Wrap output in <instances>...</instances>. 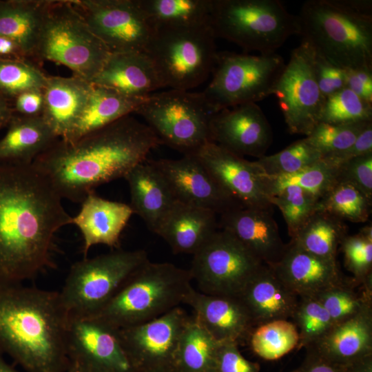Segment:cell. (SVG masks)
I'll use <instances>...</instances> for the list:
<instances>
[{
  "label": "cell",
  "instance_id": "1",
  "mask_svg": "<svg viewBox=\"0 0 372 372\" xmlns=\"http://www.w3.org/2000/svg\"><path fill=\"white\" fill-rule=\"evenodd\" d=\"M61 201L32 163L0 161V285L53 266L55 234L72 220Z\"/></svg>",
  "mask_w": 372,
  "mask_h": 372
},
{
  "label": "cell",
  "instance_id": "2",
  "mask_svg": "<svg viewBox=\"0 0 372 372\" xmlns=\"http://www.w3.org/2000/svg\"><path fill=\"white\" fill-rule=\"evenodd\" d=\"M159 145L150 128L130 114L74 142L57 139L32 165L62 199L81 203L97 187L124 178Z\"/></svg>",
  "mask_w": 372,
  "mask_h": 372
},
{
  "label": "cell",
  "instance_id": "3",
  "mask_svg": "<svg viewBox=\"0 0 372 372\" xmlns=\"http://www.w3.org/2000/svg\"><path fill=\"white\" fill-rule=\"evenodd\" d=\"M70 317L59 291L0 285V349L28 372H64Z\"/></svg>",
  "mask_w": 372,
  "mask_h": 372
},
{
  "label": "cell",
  "instance_id": "4",
  "mask_svg": "<svg viewBox=\"0 0 372 372\" xmlns=\"http://www.w3.org/2000/svg\"><path fill=\"white\" fill-rule=\"evenodd\" d=\"M302 39L342 70L372 68V14L346 0H309L297 14Z\"/></svg>",
  "mask_w": 372,
  "mask_h": 372
},
{
  "label": "cell",
  "instance_id": "5",
  "mask_svg": "<svg viewBox=\"0 0 372 372\" xmlns=\"http://www.w3.org/2000/svg\"><path fill=\"white\" fill-rule=\"evenodd\" d=\"M189 269L149 260L141 265L94 317L118 330L155 319L180 306L192 287Z\"/></svg>",
  "mask_w": 372,
  "mask_h": 372
},
{
  "label": "cell",
  "instance_id": "6",
  "mask_svg": "<svg viewBox=\"0 0 372 372\" xmlns=\"http://www.w3.org/2000/svg\"><path fill=\"white\" fill-rule=\"evenodd\" d=\"M209 23L216 38L260 54L276 53L300 34L298 16L278 0H212Z\"/></svg>",
  "mask_w": 372,
  "mask_h": 372
},
{
  "label": "cell",
  "instance_id": "7",
  "mask_svg": "<svg viewBox=\"0 0 372 372\" xmlns=\"http://www.w3.org/2000/svg\"><path fill=\"white\" fill-rule=\"evenodd\" d=\"M216 39L209 25L158 27L145 52L163 87L191 90L211 74L218 53Z\"/></svg>",
  "mask_w": 372,
  "mask_h": 372
},
{
  "label": "cell",
  "instance_id": "8",
  "mask_svg": "<svg viewBox=\"0 0 372 372\" xmlns=\"http://www.w3.org/2000/svg\"><path fill=\"white\" fill-rule=\"evenodd\" d=\"M110 53L70 0H52L38 45L40 65L45 61L61 64L92 83Z\"/></svg>",
  "mask_w": 372,
  "mask_h": 372
},
{
  "label": "cell",
  "instance_id": "9",
  "mask_svg": "<svg viewBox=\"0 0 372 372\" xmlns=\"http://www.w3.org/2000/svg\"><path fill=\"white\" fill-rule=\"evenodd\" d=\"M148 260L143 249H118L74 262L59 291L69 317L96 313Z\"/></svg>",
  "mask_w": 372,
  "mask_h": 372
},
{
  "label": "cell",
  "instance_id": "10",
  "mask_svg": "<svg viewBox=\"0 0 372 372\" xmlns=\"http://www.w3.org/2000/svg\"><path fill=\"white\" fill-rule=\"evenodd\" d=\"M285 65L283 58L276 53L218 52L211 79L202 93L213 114L256 103L273 94Z\"/></svg>",
  "mask_w": 372,
  "mask_h": 372
},
{
  "label": "cell",
  "instance_id": "11",
  "mask_svg": "<svg viewBox=\"0 0 372 372\" xmlns=\"http://www.w3.org/2000/svg\"><path fill=\"white\" fill-rule=\"evenodd\" d=\"M135 114L144 119L161 144L184 155L210 142L209 122L214 114L202 92L169 89L153 93Z\"/></svg>",
  "mask_w": 372,
  "mask_h": 372
},
{
  "label": "cell",
  "instance_id": "12",
  "mask_svg": "<svg viewBox=\"0 0 372 372\" xmlns=\"http://www.w3.org/2000/svg\"><path fill=\"white\" fill-rule=\"evenodd\" d=\"M265 265L234 236L219 228L193 254L189 271L199 291L238 297Z\"/></svg>",
  "mask_w": 372,
  "mask_h": 372
},
{
  "label": "cell",
  "instance_id": "13",
  "mask_svg": "<svg viewBox=\"0 0 372 372\" xmlns=\"http://www.w3.org/2000/svg\"><path fill=\"white\" fill-rule=\"evenodd\" d=\"M314 50L306 41L291 53L273 91L291 134L308 136L320 122L325 98L315 76Z\"/></svg>",
  "mask_w": 372,
  "mask_h": 372
},
{
  "label": "cell",
  "instance_id": "14",
  "mask_svg": "<svg viewBox=\"0 0 372 372\" xmlns=\"http://www.w3.org/2000/svg\"><path fill=\"white\" fill-rule=\"evenodd\" d=\"M110 53L145 52L154 28L138 0H70Z\"/></svg>",
  "mask_w": 372,
  "mask_h": 372
},
{
  "label": "cell",
  "instance_id": "15",
  "mask_svg": "<svg viewBox=\"0 0 372 372\" xmlns=\"http://www.w3.org/2000/svg\"><path fill=\"white\" fill-rule=\"evenodd\" d=\"M189 316L179 306L150 321L117 330L136 372L174 366L178 342Z\"/></svg>",
  "mask_w": 372,
  "mask_h": 372
},
{
  "label": "cell",
  "instance_id": "16",
  "mask_svg": "<svg viewBox=\"0 0 372 372\" xmlns=\"http://www.w3.org/2000/svg\"><path fill=\"white\" fill-rule=\"evenodd\" d=\"M192 154L239 206L273 209L265 173L255 161H247L212 142Z\"/></svg>",
  "mask_w": 372,
  "mask_h": 372
},
{
  "label": "cell",
  "instance_id": "17",
  "mask_svg": "<svg viewBox=\"0 0 372 372\" xmlns=\"http://www.w3.org/2000/svg\"><path fill=\"white\" fill-rule=\"evenodd\" d=\"M69 362L87 372H136L117 330L94 317H70L67 333Z\"/></svg>",
  "mask_w": 372,
  "mask_h": 372
},
{
  "label": "cell",
  "instance_id": "18",
  "mask_svg": "<svg viewBox=\"0 0 372 372\" xmlns=\"http://www.w3.org/2000/svg\"><path fill=\"white\" fill-rule=\"evenodd\" d=\"M209 138L231 153L258 158L265 155L273 141L271 125L254 103L222 110L209 122Z\"/></svg>",
  "mask_w": 372,
  "mask_h": 372
},
{
  "label": "cell",
  "instance_id": "19",
  "mask_svg": "<svg viewBox=\"0 0 372 372\" xmlns=\"http://www.w3.org/2000/svg\"><path fill=\"white\" fill-rule=\"evenodd\" d=\"M152 161L178 201L209 209L217 215L239 207L193 154H185L178 159Z\"/></svg>",
  "mask_w": 372,
  "mask_h": 372
},
{
  "label": "cell",
  "instance_id": "20",
  "mask_svg": "<svg viewBox=\"0 0 372 372\" xmlns=\"http://www.w3.org/2000/svg\"><path fill=\"white\" fill-rule=\"evenodd\" d=\"M183 304L192 309L195 318L220 343L242 344L256 327L238 297L209 295L192 287Z\"/></svg>",
  "mask_w": 372,
  "mask_h": 372
},
{
  "label": "cell",
  "instance_id": "21",
  "mask_svg": "<svg viewBox=\"0 0 372 372\" xmlns=\"http://www.w3.org/2000/svg\"><path fill=\"white\" fill-rule=\"evenodd\" d=\"M272 211L236 207L220 215L219 228L231 234L258 260L271 267L281 259L287 247Z\"/></svg>",
  "mask_w": 372,
  "mask_h": 372
},
{
  "label": "cell",
  "instance_id": "22",
  "mask_svg": "<svg viewBox=\"0 0 372 372\" xmlns=\"http://www.w3.org/2000/svg\"><path fill=\"white\" fill-rule=\"evenodd\" d=\"M270 267L299 298L314 297L346 278L337 260L316 256L291 240L287 244L281 259Z\"/></svg>",
  "mask_w": 372,
  "mask_h": 372
},
{
  "label": "cell",
  "instance_id": "23",
  "mask_svg": "<svg viewBox=\"0 0 372 372\" xmlns=\"http://www.w3.org/2000/svg\"><path fill=\"white\" fill-rule=\"evenodd\" d=\"M306 350L342 366H350L372 356V304L334 323L320 340Z\"/></svg>",
  "mask_w": 372,
  "mask_h": 372
},
{
  "label": "cell",
  "instance_id": "24",
  "mask_svg": "<svg viewBox=\"0 0 372 372\" xmlns=\"http://www.w3.org/2000/svg\"><path fill=\"white\" fill-rule=\"evenodd\" d=\"M133 214L128 204L103 198L94 192L90 193L72 220V224L82 234L84 256L96 245L117 247L121 234Z\"/></svg>",
  "mask_w": 372,
  "mask_h": 372
},
{
  "label": "cell",
  "instance_id": "25",
  "mask_svg": "<svg viewBox=\"0 0 372 372\" xmlns=\"http://www.w3.org/2000/svg\"><path fill=\"white\" fill-rule=\"evenodd\" d=\"M92 83L130 97H146L163 87L145 52L110 53Z\"/></svg>",
  "mask_w": 372,
  "mask_h": 372
},
{
  "label": "cell",
  "instance_id": "26",
  "mask_svg": "<svg viewBox=\"0 0 372 372\" xmlns=\"http://www.w3.org/2000/svg\"><path fill=\"white\" fill-rule=\"evenodd\" d=\"M130 194V207L148 229L156 233L167 213L178 201L165 177L152 160L134 167L124 177Z\"/></svg>",
  "mask_w": 372,
  "mask_h": 372
},
{
  "label": "cell",
  "instance_id": "27",
  "mask_svg": "<svg viewBox=\"0 0 372 372\" xmlns=\"http://www.w3.org/2000/svg\"><path fill=\"white\" fill-rule=\"evenodd\" d=\"M256 327L276 320L291 319L299 297L265 265L238 296Z\"/></svg>",
  "mask_w": 372,
  "mask_h": 372
},
{
  "label": "cell",
  "instance_id": "28",
  "mask_svg": "<svg viewBox=\"0 0 372 372\" xmlns=\"http://www.w3.org/2000/svg\"><path fill=\"white\" fill-rule=\"evenodd\" d=\"M218 229L217 214L213 211L176 201L155 234L174 254L193 255Z\"/></svg>",
  "mask_w": 372,
  "mask_h": 372
},
{
  "label": "cell",
  "instance_id": "29",
  "mask_svg": "<svg viewBox=\"0 0 372 372\" xmlns=\"http://www.w3.org/2000/svg\"><path fill=\"white\" fill-rule=\"evenodd\" d=\"M92 83L79 76H48L43 89L42 117L60 139L66 137L78 119Z\"/></svg>",
  "mask_w": 372,
  "mask_h": 372
},
{
  "label": "cell",
  "instance_id": "30",
  "mask_svg": "<svg viewBox=\"0 0 372 372\" xmlns=\"http://www.w3.org/2000/svg\"><path fill=\"white\" fill-rule=\"evenodd\" d=\"M148 96L130 97L92 83L78 119L66 137L61 140L68 143L74 142L125 116L135 113Z\"/></svg>",
  "mask_w": 372,
  "mask_h": 372
},
{
  "label": "cell",
  "instance_id": "31",
  "mask_svg": "<svg viewBox=\"0 0 372 372\" xmlns=\"http://www.w3.org/2000/svg\"><path fill=\"white\" fill-rule=\"evenodd\" d=\"M52 0H1L0 36L19 45L28 58L37 59L45 17Z\"/></svg>",
  "mask_w": 372,
  "mask_h": 372
},
{
  "label": "cell",
  "instance_id": "32",
  "mask_svg": "<svg viewBox=\"0 0 372 372\" xmlns=\"http://www.w3.org/2000/svg\"><path fill=\"white\" fill-rule=\"evenodd\" d=\"M0 140V161L31 164L59 138L42 116L14 114Z\"/></svg>",
  "mask_w": 372,
  "mask_h": 372
},
{
  "label": "cell",
  "instance_id": "33",
  "mask_svg": "<svg viewBox=\"0 0 372 372\" xmlns=\"http://www.w3.org/2000/svg\"><path fill=\"white\" fill-rule=\"evenodd\" d=\"M346 236L347 227L343 220L318 209L291 240L316 256L337 260L338 248Z\"/></svg>",
  "mask_w": 372,
  "mask_h": 372
},
{
  "label": "cell",
  "instance_id": "34",
  "mask_svg": "<svg viewBox=\"0 0 372 372\" xmlns=\"http://www.w3.org/2000/svg\"><path fill=\"white\" fill-rule=\"evenodd\" d=\"M220 342L190 316L180 335L175 367L180 372H216Z\"/></svg>",
  "mask_w": 372,
  "mask_h": 372
},
{
  "label": "cell",
  "instance_id": "35",
  "mask_svg": "<svg viewBox=\"0 0 372 372\" xmlns=\"http://www.w3.org/2000/svg\"><path fill=\"white\" fill-rule=\"evenodd\" d=\"M154 28L209 25L212 0H138Z\"/></svg>",
  "mask_w": 372,
  "mask_h": 372
},
{
  "label": "cell",
  "instance_id": "36",
  "mask_svg": "<svg viewBox=\"0 0 372 372\" xmlns=\"http://www.w3.org/2000/svg\"><path fill=\"white\" fill-rule=\"evenodd\" d=\"M338 167L323 158L290 174L268 176L265 180L270 197L288 186H296L311 194L319 202L338 183Z\"/></svg>",
  "mask_w": 372,
  "mask_h": 372
},
{
  "label": "cell",
  "instance_id": "37",
  "mask_svg": "<svg viewBox=\"0 0 372 372\" xmlns=\"http://www.w3.org/2000/svg\"><path fill=\"white\" fill-rule=\"evenodd\" d=\"M334 323L349 318L372 304V287L346 278L344 280L314 296Z\"/></svg>",
  "mask_w": 372,
  "mask_h": 372
},
{
  "label": "cell",
  "instance_id": "38",
  "mask_svg": "<svg viewBox=\"0 0 372 372\" xmlns=\"http://www.w3.org/2000/svg\"><path fill=\"white\" fill-rule=\"evenodd\" d=\"M248 342L258 356L274 360L297 349L299 335L293 322L276 320L256 327Z\"/></svg>",
  "mask_w": 372,
  "mask_h": 372
},
{
  "label": "cell",
  "instance_id": "39",
  "mask_svg": "<svg viewBox=\"0 0 372 372\" xmlns=\"http://www.w3.org/2000/svg\"><path fill=\"white\" fill-rule=\"evenodd\" d=\"M371 208V200L346 183H338L318 203V209L352 223L368 220Z\"/></svg>",
  "mask_w": 372,
  "mask_h": 372
},
{
  "label": "cell",
  "instance_id": "40",
  "mask_svg": "<svg viewBox=\"0 0 372 372\" xmlns=\"http://www.w3.org/2000/svg\"><path fill=\"white\" fill-rule=\"evenodd\" d=\"M321 158L319 151L304 138L278 153L265 155L254 161L265 175L278 176L296 172Z\"/></svg>",
  "mask_w": 372,
  "mask_h": 372
},
{
  "label": "cell",
  "instance_id": "41",
  "mask_svg": "<svg viewBox=\"0 0 372 372\" xmlns=\"http://www.w3.org/2000/svg\"><path fill=\"white\" fill-rule=\"evenodd\" d=\"M291 320L299 335L297 349L315 344L334 324L323 306L311 296L299 298Z\"/></svg>",
  "mask_w": 372,
  "mask_h": 372
},
{
  "label": "cell",
  "instance_id": "42",
  "mask_svg": "<svg viewBox=\"0 0 372 372\" xmlns=\"http://www.w3.org/2000/svg\"><path fill=\"white\" fill-rule=\"evenodd\" d=\"M48 76L30 61H1L0 91L13 100L23 92L43 90Z\"/></svg>",
  "mask_w": 372,
  "mask_h": 372
},
{
  "label": "cell",
  "instance_id": "43",
  "mask_svg": "<svg viewBox=\"0 0 372 372\" xmlns=\"http://www.w3.org/2000/svg\"><path fill=\"white\" fill-rule=\"evenodd\" d=\"M367 121H372V103L349 89L344 87L325 99L320 122L349 124Z\"/></svg>",
  "mask_w": 372,
  "mask_h": 372
},
{
  "label": "cell",
  "instance_id": "44",
  "mask_svg": "<svg viewBox=\"0 0 372 372\" xmlns=\"http://www.w3.org/2000/svg\"><path fill=\"white\" fill-rule=\"evenodd\" d=\"M344 265L358 283L372 287V227L367 225L359 233L346 236L340 246Z\"/></svg>",
  "mask_w": 372,
  "mask_h": 372
},
{
  "label": "cell",
  "instance_id": "45",
  "mask_svg": "<svg viewBox=\"0 0 372 372\" xmlns=\"http://www.w3.org/2000/svg\"><path fill=\"white\" fill-rule=\"evenodd\" d=\"M273 206L281 211L291 238L318 209L319 201L300 187L288 186L270 197Z\"/></svg>",
  "mask_w": 372,
  "mask_h": 372
},
{
  "label": "cell",
  "instance_id": "46",
  "mask_svg": "<svg viewBox=\"0 0 372 372\" xmlns=\"http://www.w3.org/2000/svg\"><path fill=\"white\" fill-rule=\"evenodd\" d=\"M371 122L349 124L320 122L305 138L319 151L322 158L350 147Z\"/></svg>",
  "mask_w": 372,
  "mask_h": 372
},
{
  "label": "cell",
  "instance_id": "47",
  "mask_svg": "<svg viewBox=\"0 0 372 372\" xmlns=\"http://www.w3.org/2000/svg\"><path fill=\"white\" fill-rule=\"evenodd\" d=\"M338 168V183L352 185L372 200V152L348 161Z\"/></svg>",
  "mask_w": 372,
  "mask_h": 372
},
{
  "label": "cell",
  "instance_id": "48",
  "mask_svg": "<svg viewBox=\"0 0 372 372\" xmlns=\"http://www.w3.org/2000/svg\"><path fill=\"white\" fill-rule=\"evenodd\" d=\"M313 67L318 87L325 99L345 87L344 70L331 63L315 50Z\"/></svg>",
  "mask_w": 372,
  "mask_h": 372
},
{
  "label": "cell",
  "instance_id": "49",
  "mask_svg": "<svg viewBox=\"0 0 372 372\" xmlns=\"http://www.w3.org/2000/svg\"><path fill=\"white\" fill-rule=\"evenodd\" d=\"M216 372H260V366L246 359L238 344L223 342L218 349Z\"/></svg>",
  "mask_w": 372,
  "mask_h": 372
},
{
  "label": "cell",
  "instance_id": "50",
  "mask_svg": "<svg viewBox=\"0 0 372 372\" xmlns=\"http://www.w3.org/2000/svg\"><path fill=\"white\" fill-rule=\"evenodd\" d=\"M371 152H372V122L366 127L350 147L340 152L322 158L338 167L348 161Z\"/></svg>",
  "mask_w": 372,
  "mask_h": 372
},
{
  "label": "cell",
  "instance_id": "51",
  "mask_svg": "<svg viewBox=\"0 0 372 372\" xmlns=\"http://www.w3.org/2000/svg\"><path fill=\"white\" fill-rule=\"evenodd\" d=\"M344 74L345 87L372 103V68L349 69Z\"/></svg>",
  "mask_w": 372,
  "mask_h": 372
},
{
  "label": "cell",
  "instance_id": "52",
  "mask_svg": "<svg viewBox=\"0 0 372 372\" xmlns=\"http://www.w3.org/2000/svg\"><path fill=\"white\" fill-rule=\"evenodd\" d=\"M15 114L35 117L41 116L44 107L43 90L23 92L12 100Z\"/></svg>",
  "mask_w": 372,
  "mask_h": 372
},
{
  "label": "cell",
  "instance_id": "53",
  "mask_svg": "<svg viewBox=\"0 0 372 372\" xmlns=\"http://www.w3.org/2000/svg\"><path fill=\"white\" fill-rule=\"evenodd\" d=\"M307 354L302 363L291 372H353L351 366H342L326 360L311 351Z\"/></svg>",
  "mask_w": 372,
  "mask_h": 372
},
{
  "label": "cell",
  "instance_id": "54",
  "mask_svg": "<svg viewBox=\"0 0 372 372\" xmlns=\"http://www.w3.org/2000/svg\"><path fill=\"white\" fill-rule=\"evenodd\" d=\"M32 61L28 58L18 43L9 38L0 36V61Z\"/></svg>",
  "mask_w": 372,
  "mask_h": 372
},
{
  "label": "cell",
  "instance_id": "55",
  "mask_svg": "<svg viewBox=\"0 0 372 372\" xmlns=\"http://www.w3.org/2000/svg\"><path fill=\"white\" fill-rule=\"evenodd\" d=\"M14 114L12 100L0 91V129L8 125Z\"/></svg>",
  "mask_w": 372,
  "mask_h": 372
},
{
  "label": "cell",
  "instance_id": "56",
  "mask_svg": "<svg viewBox=\"0 0 372 372\" xmlns=\"http://www.w3.org/2000/svg\"><path fill=\"white\" fill-rule=\"evenodd\" d=\"M137 372H180L175 366H162Z\"/></svg>",
  "mask_w": 372,
  "mask_h": 372
},
{
  "label": "cell",
  "instance_id": "57",
  "mask_svg": "<svg viewBox=\"0 0 372 372\" xmlns=\"http://www.w3.org/2000/svg\"><path fill=\"white\" fill-rule=\"evenodd\" d=\"M0 372H18L0 356Z\"/></svg>",
  "mask_w": 372,
  "mask_h": 372
},
{
  "label": "cell",
  "instance_id": "58",
  "mask_svg": "<svg viewBox=\"0 0 372 372\" xmlns=\"http://www.w3.org/2000/svg\"><path fill=\"white\" fill-rule=\"evenodd\" d=\"M68 372H87L80 365L74 362L70 361L68 368Z\"/></svg>",
  "mask_w": 372,
  "mask_h": 372
}]
</instances>
